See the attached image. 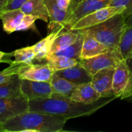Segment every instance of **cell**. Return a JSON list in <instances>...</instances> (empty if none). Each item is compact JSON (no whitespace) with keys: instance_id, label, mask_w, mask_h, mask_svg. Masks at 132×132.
<instances>
[{"instance_id":"obj_1","label":"cell","mask_w":132,"mask_h":132,"mask_svg":"<svg viewBox=\"0 0 132 132\" xmlns=\"http://www.w3.org/2000/svg\"><path fill=\"white\" fill-rule=\"evenodd\" d=\"M116 99L115 96L101 97L92 104H85L68 97L53 96L29 101V110L61 116L70 119L90 116Z\"/></svg>"},{"instance_id":"obj_2","label":"cell","mask_w":132,"mask_h":132,"mask_svg":"<svg viewBox=\"0 0 132 132\" xmlns=\"http://www.w3.org/2000/svg\"><path fill=\"white\" fill-rule=\"evenodd\" d=\"M68 119L61 116L28 111L2 125L3 132H60Z\"/></svg>"},{"instance_id":"obj_3","label":"cell","mask_w":132,"mask_h":132,"mask_svg":"<svg viewBox=\"0 0 132 132\" xmlns=\"http://www.w3.org/2000/svg\"><path fill=\"white\" fill-rule=\"evenodd\" d=\"M125 29V18L122 13L113 15L103 23L82 30L95 37L103 45L112 48L119 47Z\"/></svg>"},{"instance_id":"obj_4","label":"cell","mask_w":132,"mask_h":132,"mask_svg":"<svg viewBox=\"0 0 132 132\" xmlns=\"http://www.w3.org/2000/svg\"><path fill=\"white\" fill-rule=\"evenodd\" d=\"M122 59H125L121 55L119 47H112L95 57L79 60V64L93 76L104 68L116 67Z\"/></svg>"},{"instance_id":"obj_5","label":"cell","mask_w":132,"mask_h":132,"mask_svg":"<svg viewBox=\"0 0 132 132\" xmlns=\"http://www.w3.org/2000/svg\"><path fill=\"white\" fill-rule=\"evenodd\" d=\"M113 90L116 99H127L132 95V73L125 59L121 60L115 68Z\"/></svg>"},{"instance_id":"obj_6","label":"cell","mask_w":132,"mask_h":132,"mask_svg":"<svg viewBox=\"0 0 132 132\" xmlns=\"http://www.w3.org/2000/svg\"><path fill=\"white\" fill-rule=\"evenodd\" d=\"M125 11L122 6H108L96 10L79 19L69 30H81L86 29L105 21L115 15L122 14Z\"/></svg>"},{"instance_id":"obj_7","label":"cell","mask_w":132,"mask_h":132,"mask_svg":"<svg viewBox=\"0 0 132 132\" xmlns=\"http://www.w3.org/2000/svg\"><path fill=\"white\" fill-rule=\"evenodd\" d=\"M113 0H83L70 12L69 16L62 26L65 30L70 28L81 18L96 10L110 6Z\"/></svg>"},{"instance_id":"obj_8","label":"cell","mask_w":132,"mask_h":132,"mask_svg":"<svg viewBox=\"0 0 132 132\" xmlns=\"http://www.w3.org/2000/svg\"><path fill=\"white\" fill-rule=\"evenodd\" d=\"M29 111V100L24 95L0 98V125L10 119Z\"/></svg>"},{"instance_id":"obj_9","label":"cell","mask_w":132,"mask_h":132,"mask_svg":"<svg viewBox=\"0 0 132 132\" xmlns=\"http://www.w3.org/2000/svg\"><path fill=\"white\" fill-rule=\"evenodd\" d=\"M55 72L46 63L42 64H21L18 75L21 79L50 82Z\"/></svg>"},{"instance_id":"obj_10","label":"cell","mask_w":132,"mask_h":132,"mask_svg":"<svg viewBox=\"0 0 132 132\" xmlns=\"http://www.w3.org/2000/svg\"><path fill=\"white\" fill-rule=\"evenodd\" d=\"M22 94L29 101L50 97L54 93L50 82L21 79Z\"/></svg>"},{"instance_id":"obj_11","label":"cell","mask_w":132,"mask_h":132,"mask_svg":"<svg viewBox=\"0 0 132 132\" xmlns=\"http://www.w3.org/2000/svg\"><path fill=\"white\" fill-rule=\"evenodd\" d=\"M116 67H110L99 71L92 76V84L101 97L115 96L113 90V77Z\"/></svg>"},{"instance_id":"obj_12","label":"cell","mask_w":132,"mask_h":132,"mask_svg":"<svg viewBox=\"0 0 132 132\" xmlns=\"http://www.w3.org/2000/svg\"><path fill=\"white\" fill-rule=\"evenodd\" d=\"M65 30L63 26H59L56 28L49 32L48 36L34 45L32 46L34 50L36 53V59L35 60L39 62L45 60L48 55L50 54L53 43L55 38Z\"/></svg>"},{"instance_id":"obj_13","label":"cell","mask_w":132,"mask_h":132,"mask_svg":"<svg viewBox=\"0 0 132 132\" xmlns=\"http://www.w3.org/2000/svg\"><path fill=\"white\" fill-rule=\"evenodd\" d=\"M71 99L85 104H92L101 98L91 82L78 85L70 97Z\"/></svg>"},{"instance_id":"obj_14","label":"cell","mask_w":132,"mask_h":132,"mask_svg":"<svg viewBox=\"0 0 132 132\" xmlns=\"http://www.w3.org/2000/svg\"><path fill=\"white\" fill-rule=\"evenodd\" d=\"M82 30L84 34V39L79 60L89 59L95 57L104 52L110 48L109 47L97 41L91 35L86 33L82 30Z\"/></svg>"},{"instance_id":"obj_15","label":"cell","mask_w":132,"mask_h":132,"mask_svg":"<svg viewBox=\"0 0 132 132\" xmlns=\"http://www.w3.org/2000/svg\"><path fill=\"white\" fill-rule=\"evenodd\" d=\"M49 14L48 31H52L59 26H62L69 16L70 12L63 10L57 5L56 0H45Z\"/></svg>"},{"instance_id":"obj_16","label":"cell","mask_w":132,"mask_h":132,"mask_svg":"<svg viewBox=\"0 0 132 132\" xmlns=\"http://www.w3.org/2000/svg\"><path fill=\"white\" fill-rule=\"evenodd\" d=\"M55 73L77 85L91 82L92 79V76L79 64V62L76 65L57 71Z\"/></svg>"},{"instance_id":"obj_17","label":"cell","mask_w":132,"mask_h":132,"mask_svg":"<svg viewBox=\"0 0 132 132\" xmlns=\"http://www.w3.org/2000/svg\"><path fill=\"white\" fill-rule=\"evenodd\" d=\"M25 14L20 9L5 10L0 14L3 30L8 34L16 32Z\"/></svg>"},{"instance_id":"obj_18","label":"cell","mask_w":132,"mask_h":132,"mask_svg":"<svg viewBox=\"0 0 132 132\" xmlns=\"http://www.w3.org/2000/svg\"><path fill=\"white\" fill-rule=\"evenodd\" d=\"M50 82L54 91L51 97L61 96L70 98L76 86L78 85L64 77H61L55 73L53 75Z\"/></svg>"},{"instance_id":"obj_19","label":"cell","mask_w":132,"mask_h":132,"mask_svg":"<svg viewBox=\"0 0 132 132\" xmlns=\"http://www.w3.org/2000/svg\"><path fill=\"white\" fill-rule=\"evenodd\" d=\"M20 9L24 14L34 15L46 23L49 22V14L45 0H29Z\"/></svg>"},{"instance_id":"obj_20","label":"cell","mask_w":132,"mask_h":132,"mask_svg":"<svg viewBox=\"0 0 132 132\" xmlns=\"http://www.w3.org/2000/svg\"><path fill=\"white\" fill-rule=\"evenodd\" d=\"M79 35L80 30H67L66 32L63 31L55 38L48 55L63 50L74 43L77 40Z\"/></svg>"},{"instance_id":"obj_21","label":"cell","mask_w":132,"mask_h":132,"mask_svg":"<svg viewBox=\"0 0 132 132\" xmlns=\"http://www.w3.org/2000/svg\"><path fill=\"white\" fill-rule=\"evenodd\" d=\"M21 83V79L16 74L9 81L0 84V98L15 97L23 95Z\"/></svg>"},{"instance_id":"obj_22","label":"cell","mask_w":132,"mask_h":132,"mask_svg":"<svg viewBox=\"0 0 132 132\" xmlns=\"http://www.w3.org/2000/svg\"><path fill=\"white\" fill-rule=\"evenodd\" d=\"M45 60L55 72L76 65L79 62L77 59L54 54L48 55Z\"/></svg>"},{"instance_id":"obj_23","label":"cell","mask_w":132,"mask_h":132,"mask_svg":"<svg viewBox=\"0 0 132 132\" xmlns=\"http://www.w3.org/2000/svg\"><path fill=\"white\" fill-rule=\"evenodd\" d=\"M14 60L10 64H31L36 59V53L32 46L17 49L12 52Z\"/></svg>"},{"instance_id":"obj_24","label":"cell","mask_w":132,"mask_h":132,"mask_svg":"<svg viewBox=\"0 0 132 132\" xmlns=\"http://www.w3.org/2000/svg\"><path fill=\"white\" fill-rule=\"evenodd\" d=\"M83 39L84 34L82 30H80L79 36L74 43L52 54L57 55H62V56H65L69 58H73V59H76L79 61L81 49H82V43H83Z\"/></svg>"},{"instance_id":"obj_25","label":"cell","mask_w":132,"mask_h":132,"mask_svg":"<svg viewBox=\"0 0 132 132\" xmlns=\"http://www.w3.org/2000/svg\"><path fill=\"white\" fill-rule=\"evenodd\" d=\"M119 48L121 55L126 60L132 53V26L126 28L122 34Z\"/></svg>"},{"instance_id":"obj_26","label":"cell","mask_w":132,"mask_h":132,"mask_svg":"<svg viewBox=\"0 0 132 132\" xmlns=\"http://www.w3.org/2000/svg\"><path fill=\"white\" fill-rule=\"evenodd\" d=\"M21 64L13 65L10 64L9 67L2 71H0V84L9 81L15 75L18 74L19 67Z\"/></svg>"},{"instance_id":"obj_27","label":"cell","mask_w":132,"mask_h":132,"mask_svg":"<svg viewBox=\"0 0 132 132\" xmlns=\"http://www.w3.org/2000/svg\"><path fill=\"white\" fill-rule=\"evenodd\" d=\"M37 18L32 15L25 14L21 23L20 25L18 27L17 31H23L27 30L30 28H35V22L37 20Z\"/></svg>"},{"instance_id":"obj_28","label":"cell","mask_w":132,"mask_h":132,"mask_svg":"<svg viewBox=\"0 0 132 132\" xmlns=\"http://www.w3.org/2000/svg\"><path fill=\"white\" fill-rule=\"evenodd\" d=\"M110 6L125 8V11L122 13L125 18L132 12V0H113Z\"/></svg>"},{"instance_id":"obj_29","label":"cell","mask_w":132,"mask_h":132,"mask_svg":"<svg viewBox=\"0 0 132 132\" xmlns=\"http://www.w3.org/2000/svg\"><path fill=\"white\" fill-rule=\"evenodd\" d=\"M28 1L29 0H9L4 11L20 9L23 4Z\"/></svg>"},{"instance_id":"obj_30","label":"cell","mask_w":132,"mask_h":132,"mask_svg":"<svg viewBox=\"0 0 132 132\" xmlns=\"http://www.w3.org/2000/svg\"><path fill=\"white\" fill-rule=\"evenodd\" d=\"M12 56V52L6 53L4 52L0 51V63H5L10 64L13 61L11 60Z\"/></svg>"},{"instance_id":"obj_31","label":"cell","mask_w":132,"mask_h":132,"mask_svg":"<svg viewBox=\"0 0 132 132\" xmlns=\"http://www.w3.org/2000/svg\"><path fill=\"white\" fill-rule=\"evenodd\" d=\"M56 1L57 5L62 10L70 12V9L72 5V0H56Z\"/></svg>"},{"instance_id":"obj_32","label":"cell","mask_w":132,"mask_h":132,"mask_svg":"<svg viewBox=\"0 0 132 132\" xmlns=\"http://www.w3.org/2000/svg\"><path fill=\"white\" fill-rule=\"evenodd\" d=\"M125 24H126V28L132 26V12L127 16L125 17Z\"/></svg>"},{"instance_id":"obj_33","label":"cell","mask_w":132,"mask_h":132,"mask_svg":"<svg viewBox=\"0 0 132 132\" xmlns=\"http://www.w3.org/2000/svg\"><path fill=\"white\" fill-rule=\"evenodd\" d=\"M9 0H0V14L5 10Z\"/></svg>"},{"instance_id":"obj_34","label":"cell","mask_w":132,"mask_h":132,"mask_svg":"<svg viewBox=\"0 0 132 132\" xmlns=\"http://www.w3.org/2000/svg\"><path fill=\"white\" fill-rule=\"evenodd\" d=\"M126 63H127L128 66L129 68H130V71H131L132 73V53L131 55L129 56V57L127 59H126Z\"/></svg>"},{"instance_id":"obj_35","label":"cell","mask_w":132,"mask_h":132,"mask_svg":"<svg viewBox=\"0 0 132 132\" xmlns=\"http://www.w3.org/2000/svg\"><path fill=\"white\" fill-rule=\"evenodd\" d=\"M82 1H83V0H72V5H71L70 9V12H71V10H72V9H73V8L76 6V5H78V4L79 3H81Z\"/></svg>"},{"instance_id":"obj_36","label":"cell","mask_w":132,"mask_h":132,"mask_svg":"<svg viewBox=\"0 0 132 132\" xmlns=\"http://www.w3.org/2000/svg\"><path fill=\"white\" fill-rule=\"evenodd\" d=\"M128 99V100L130 101V102H132V95H131V97H129L128 99Z\"/></svg>"},{"instance_id":"obj_37","label":"cell","mask_w":132,"mask_h":132,"mask_svg":"<svg viewBox=\"0 0 132 132\" xmlns=\"http://www.w3.org/2000/svg\"><path fill=\"white\" fill-rule=\"evenodd\" d=\"M0 132H3V129H2V125H0Z\"/></svg>"},{"instance_id":"obj_38","label":"cell","mask_w":132,"mask_h":132,"mask_svg":"<svg viewBox=\"0 0 132 132\" xmlns=\"http://www.w3.org/2000/svg\"></svg>"}]
</instances>
